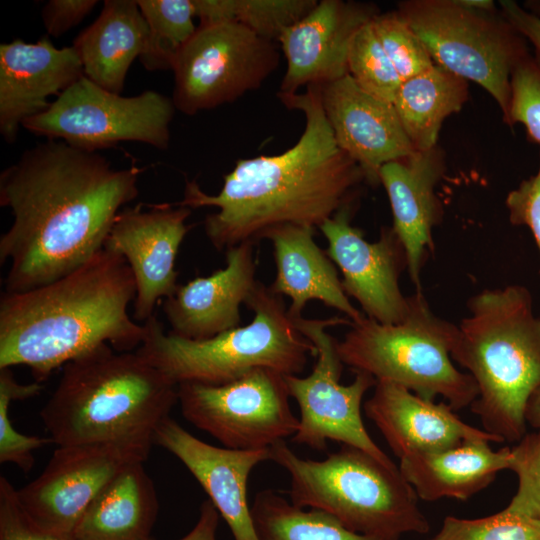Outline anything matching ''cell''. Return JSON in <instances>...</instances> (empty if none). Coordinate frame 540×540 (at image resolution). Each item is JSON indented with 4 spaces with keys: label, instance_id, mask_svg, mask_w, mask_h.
<instances>
[{
    "label": "cell",
    "instance_id": "obj_5",
    "mask_svg": "<svg viewBox=\"0 0 540 540\" xmlns=\"http://www.w3.org/2000/svg\"><path fill=\"white\" fill-rule=\"evenodd\" d=\"M457 326L451 357L477 385L471 411L487 433L518 442L527 433L528 399L540 388V318L529 290L508 285L480 291Z\"/></svg>",
    "mask_w": 540,
    "mask_h": 540
},
{
    "label": "cell",
    "instance_id": "obj_44",
    "mask_svg": "<svg viewBox=\"0 0 540 540\" xmlns=\"http://www.w3.org/2000/svg\"><path fill=\"white\" fill-rule=\"evenodd\" d=\"M463 6L480 11H495V4L491 0H458Z\"/></svg>",
    "mask_w": 540,
    "mask_h": 540
},
{
    "label": "cell",
    "instance_id": "obj_6",
    "mask_svg": "<svg viewBox=\"0 0 540 540\" xmlns=\"http://www.w3.org/2000/svg\"><path fill=\"white\" fill-rule=\"evenodd\" d=\"M246 305L254 313L249 324L205 340L164 333L152 315L136 353L177 385H222L257 368L300 374L316 349L297 328L282 296L259 282Z\"/></svg>",
    "mask_w": 540,
    "mask_h": 540
},
{
    "label": "cell",
    "instance_id": "obj_16",
    "mask_svg": "<svg viewBox=\"0 0 540 540\" xmlns=\"http://www.w3.org/2000/svg\"><path fill=\"white\" fill-rule=\"evenodd\" d=\"M191 209L168 204L142 210V204L121 210L106 237L104 247L123 256L136 281L134 318L148 320L161 298L178 288L175 261L190 227L185 221Z\"/></svg>",
    "mask_w": 540,
    "mask_h": 540
},
{
    "label": "cell",
    "instance_id": "obj_13",
    "mask_svg": "<svg viewBox=\"0 0 540 540\" xmlns=\"http://www.w3.org/2000/svg\"><path fill=\"white\" fill-rule=\"evenodd\" d=\"M285 375L257 368L222 384H178V402L183 417L237 450L271 448L293 437L299 418L291 411Z\"/></svg>",
    "mask_w": 540,
    "mask_h": 540
},
{
    "label": "cell",
    "instance_id": "obj_3",
    "mask_svg": "<svg viewBox=\"0 0 540 540\" xmlns=\"http://www.w3.org/2000/svg\"><path fill=\"white\" fill-rule=\"evenodd\" d=\"M134 274L120 254L102 248L67 275L0 300V369L28 366L36 382L76 357L111 343L119 352L140 346L144 325L128 306Z\"/></svg>",
    "mask_w": 540,
    "mask_h": 540
},
{
    "label": "cell",
    "instance_id": "obj_28",
    "mask_svg": "<svg viewBox=\"0 0 540 540\" xmlns=\"http://www.w3.org/2000/svg\"><path fill=\"white\" fill-rule=\"evenodd\" d=\"M467 98L468 81L435 64L403 81L393 105L415 150L427 151L437 147L442 123Z\"/></svg>",
    "mask_w": 540,
    "mask_h": 540
},
{
    "label": "cell",
    "instance_id": "obj_25",
    "mask_svg": "<svg viewBox=\"0 0 540 540\" xmlns=\"http://www.w3.org/2000/svg\"><path fill=\"white\" fill-rule=\"evenodd\" d=\"M490 443L466 440L448 449L405 457L398 467L422 500H467L509 469L510 447L495 451Z\"/></svg>",
    "mask_w": 540,
    "mask_h": 540
},
{
    "label": "cell",
    "instance_id": "obj_7",
    "mask_svg": "<svg viewBox=\"0 0 540 540\" xmlns=\"http://www.w3.org/2000/svg\"><path fill=\"white\" fill-rule=\"evenodd\" d=\"M271 460L290 476V502L338 519L352 531L391 540L426 534L429 522L418 496L398 466L342 445L324 460L303 459L285 443L271 448Z\"/></svg>",
    "mask_w": 540,
    "mask_h": 540
},
{
    "label": "cell",
    "instance_id": "obj_45",
    "mask_svg": "<svg viewBox=\"0 0 540 540\" xmlns=\"http://www.w3.org/2000/svg\"><path fill=\"white\" fill-rule=\"evenodd\" d=\"M523 7L540 18V0L525 1Z\"/></svg>",
    "mask_w": 540,
    "mask_h": 540
},
{
    "label": "cell",
    "instance_id": "obj_29",
    "mask_svg": "<svg viewBox=\"0 0 540 540\" xmlns=\"http://www.w3.org/2000/svg\"><path fill=\"white\" fill-rule=\"evenodd\" d=\"M251 514L260 540H391L352 531L334 516L297 507L269 489L256 495Z\"/></svg>",
    "mask_w": 540,
    "mask_h": 540
},
{
    "label": "cell",
    "instance_id": "obj_38",
    "mask_svg": "<svg viewBox=\"0 0 540 540\" xmlns=\"http://www.w3.org/2000/svg\"><path fill=\"white\" fill-rule=\"evenodd\" d=\"M0 540H74L71 535L46 531L23 511L17 489L5 476L0 477Z\"/></svg>",
    "mask_w": 540,
    "mask_h": 540
},
{
    "label": "cell",
    "instance_id": "obj_36",
    "mask_svg": "<svg viewBox=\"0 0 540 540\" xmlns=\"http://www.w3.org/2000/svg\"><path fill=\"white\" fill-rule=\"evenodd\" d=\"M509 469L518 477V489L506 508L540 521V430L510 448Z\"/></svg>",
    "mask_w": 540,
    "mask_h": 540
},
{
    "label": "cell",
    "instance_id": "obj_11",
    "mask_svg": "<svg viewBox=\"0 0 540 540\" xmlns=\"http://www.w3.org/2000/svg\"><path fill=\"white\" fill-rule=\"evenodd\" d=\"M299 331L316 349V362L310 375H285L290 397L300 410L299 428L293 442L323 451L327 441L339 442L365 451L382 463L393 461L368 434L361 416V404L376 379L364 372H355L354 380L340 383L343 363L337 353V340L327 329L339 324H351L347 318H294Z\"/></svg>",
    "mask_w": 540,
    "mask_h": 540
},
{
    "label": "cell",
    "instance_id": "obj_32",
    "mask_svg": "<svg viewBox=\"0 0 540 540\" xmlns=\"http://www.w3.org/2000/svg\"><path fill=\"white\" fill-rule=\"evenodd\" d=\"M371 21L351 40L347 55L348 74L368 94L393 103L402 80L378 40Z\"/></svg>",
    "mask_w": 540,
    "mask_h": 540
},
{
    "label": "cell",
    "instance_id": "obj_10",
    "mask_svg": "<svg viewBox=\"0 0 540 540\" xmlns=\"http://www.w3.org/2000/svg\"><path fill=\"white\" fill-rule=\"evenodd\" d=\"M176 107L172 98L146 90L124 97L85 76L63 91L44 112L26 119L29 132L97 152L123 141L167 149Z\"/></svg>",
    "mask_w": 540,
    "mask_h": 540
},
{
    "label": "cell",
    "instance_id": "obj_37",
    "mask_svg": "<svg viewBox=\"0 0 540 540\" xmlns=\"http://www.w3.org/2000/svg\"><path fill=\"white\" fill-rule=\"evenodd\" d=\"M505 123L522 124L529 139L540 144V66L529 54L514 69Z\"/></svg>",
    "mask_w": 540,
    "mask_h": 540
},
{
    "label": "cell",
    "instance_id": "obj_17",
    "mask_svg": "<svg viewBox=\"0 0 540 540\" xmlns=\"http://www.w3.org/2000/svg\"><path fill=\"white\" fill-rule=\"evenodd\" d=\"M378 10L373 4L321 0L278 38L287 62L280 93L321 86L348 74L347 55L355 33Z\"/></svg>",
    "mask_w": 540,
    "mask_h": 540
},
{
    "label": "cell",
    "instance_id": "obj_1",
    "mask_svg": "<svg viewBox=\"0 0 540 540\" xmlns=\"http://www.w3.org/2000/svg\"><path fill=\"white\" fill-rule=\"evenodd\" d=\"M140 172L61 140L26 149L0 173V206L13 215L0 237L5 292L46 285L100 251L119 209L137 197Z\"/></svg>",
    "mask_w": 540,
    "mask_h": 540
},
{
    "label": "cell",
    "instance_id": "obj_42",
    "mask_svg": "<svg viewBox=\"0 0 540 540\" xmlns=\"http://www.w3.org/2000/svg\"><path fill=\"white\" fill-rule=\"evenodd\" d=\"M218 523L219 513L212 502L207 499L200 506V514L195 526L179 540H217Z\"/></svg>",
    "mask_w": 540,
    "mask_h": 540
},
{
    "label": "cell",
    "instance_id": "obj_18",
    "mask_svg": "<svg viewBox=\"0 0 540 540\" xmlns=\"http://www.w3.org/2000/svg\"><path fill=\"white\" fill-rule=\"evenodd\" d=\"M319 88L337 146L360 166L367 183L380 184L384 164L416 151L393 103L368 94L349 74Z\"/></svg>",
    "mask_w": 540,
    "mask_h": 540
},
{
    "label": "cell",
    "instance_id": "obj_23",
    "mask_svg": "<svg viewBox=\"0 0 540 540\" xmlns=\"http://www.w3.org/2000/svg\"><path fill=\"white\" fill-rule=\"evenodd\" d=\"M443 171V156L435 147L388 162L379 172L392 210V228L405 250L407 271L416 289H421V269L434 248L432 231L441 215L435 187Z\"/></svg>",
    "mask_w": 540,
    "mask_h": 540
},
{
    "label": "cell",
    "instance_id": "obj_21",
    "mask_svg": "<svg viewBox=\"0 0 540 540\" xmlns=\"http://www.w3.org/2000/svg\"><path fill=\"white\" fill-rule=\"evenodd\" d=\"M258 283L254 244L228 249L224 268L179 285L165 299L163 311L171 326L168 333L205 340L240 326V307L247 303Z\"/></svg>",
    "mask_w": 540,
    "mask_h": 540
},
{
    "label": "cell",
    "instance_id": "obj_4",
    "mask_svg": "<svg viewBox=\"0 0 540 540\" xmlns=\"http://www.w3.org/2000/svg\"><path fill=\"white\" fill-rule=\"evenodd\" d=\"M177 401L178 385L164 373L105 343L64 365L40 417L58 446L153 442Z\"/></svg>",
    "mask_w": 540,
    "mask_h": 540
},
{
    "label": "cell",
    "instance_id": "obj_24",
    "mask_svg": "<svg viewBox=\"0 0 540 540\" xmlns=\"http://www.w3.org/2000/svg\"><path fill=\"white\" fill-rule=\"evenodd\" d=\"M272 242L276 276L270 289L290 299L288 311L293 318L311 300L343 313L351 323L359 322L362 314L349 300L334 262L314 240V228L284 225L266 237Z\"/></svg>",
    "mask_w": 540,
    "mask_h": 540
},
{
    "label": "cell",
    "instance_id": "obj_9",
    "mask_svg": "<svg viewBox=\"0 0 540 540\" xmlns=\"http://www.w3.org/2000/svg\"><path fill=\"white\" fill-rule=\"evenodd\" d=\"M397 13L433 62L483 87L507 118L511 75L526 58L525 39L501 13L463 6L458 0H407Z\"/></svg>",
    "mask_w": 540,
    "mask_h": 540
},
{
    "label": "cell",
    "instance_id": "obj_30",
    "mask_svg": "<svg viewBox=\"0 0 540 540\" xmlns=\"http://www.w3.org/2000/svg\"><path fill=\"white\" fill-rule=\"evenodd\" d=\"M317 0H192L200 24L235 22L257 35L278 40L282 32L303 18Z\"/></svg>",
    "mask_w": 540,
    "mask_h": 540
},
{
    "label": "cell",
    "instance_id": "obj_33",
    "mask_svg": "<svg viewBox=\"0 0 540 540\" xmlns=\"http://www.w3.org/2000/svg\"><path fill=\"white\" fill-rule=\"evenodd\" d=\"M42 383H18L9 367L0 369V462L12 463L28 473L34 465L33 452L53 443L50 437L24 435L17 431L9 417L13 401L25 400L38 395Z\"/></svg>",
    "mask_w": 540,
    "mask_h": 540
},
{
    "label": "cell",
    "instance_id": "obj_19",
    "mask_svg": "<svg viewBox=\"0 0 540 540\" xmlns=\"http://www.w3.org/2000/svg\"><path fill=\"white\" fill-rule=\"evenodd\" d=\"M153 442L185 465L228 525L234 540H260L247 499V482L256 465L271 460L270 448L216 447L189 433L170 416L155 430Z\"/></svg>",
    "mask_w": 540,
    "mask_h": 540
},
{
    "label": "cell",
    "instance_id": "obj_8",
    "mask_svg": "<svg viewBox=\"0 0 540 540\" xmlns=\"http://www.w3.org/2000/svg\"><path fill=\"white\" fill-rule=\"evenodd\" d=\"M409 301V312L399 323L382 324L366 316L351 323L337 341L341 362L423 399L441 396L454 411L470 407L478 396L477 385L451 357L458 326L435 315L421 289Z\"/></svg>",
    "mask_w": 540,
    "mask_h": 540
},
{
    "label": "cell",
    "instance_id": "obj_15",
    "mask_svg": "<svg viewBox=\"0 0 540 540\" xmlns=\"http://www.w3.org/2000/svg\"><path fill=\"white\" fill-rule=\"evenodd\" d=\"M351 206L320 225L328 243L326 253L341 271L345 293L359 303L367 318L382 324L399 323L410 308L409 296L399 284L407 269L405 250L392 227L382 228L377 241H367L351 225Z\"/></svg>",
    "mask_w": 540,
    "mask_h": 540
},
{
    "label": "cell",
    "instance_id": "obj_31",
    "mask_svg": "<svg viewBox=\"0 0 540 540\" xmlns=\"http://www.w3.org/2000/svg\"><path fill=\"white\" fill-rule=\"evenodd\" d=\"M148 26L139 61L148 71L172 69L173 62L197 30L192 0H138Z\"/></svg>",
    "mask_w": 540,
    "mask_h": 540
},
{
    "label": "cell",
    "instance_id": "obj_22",
    "mask_svg": "<svg viewBox=\"0 0 540 540\" xmlns=\"http://www.w3.org/2000/svg\"><path fill=\"white\" fill-rule=\"evenodd\" d=\"M373 388L364 403L365 414L399 459L448 449L471 439L502 443L462 421L445 402L423 399L389 381H376Z\"/></svg>",
    "mask_w": 540,
    "mask_h": 540
},
{
    "label": "cell",
    "instance_id": "obj_20",
    "mask_svg": "<svg viewBox=\"0 0 540 540\" xmlns=\"http://www.w3.org/2000/svg\"><path fill=\"white\" fill-rule=\"evenodd\" d=\"M84 76L73 46L56 48L48 35L35 43L16 39L0 45V133L14 143L22 123L48 109Z\"/></svg>",
    "mask_w": 540,
    "mask_h": 540
},
{
    "label": "cell",
    "instance_id": "obj_2",
    "mask_svg": "<svg viewBox=\"0 0 540 540\" xmlns=\"http://www.w3.org/2000/svg\"><path fill=\"white\" fill-rule=\"evenodd\" d=\"M289 109L305 116L298 141L283 153L239 159L224 175L217 195L205 193L195 180L186 181L177 205L216 207L204 220V230L219 251L266 239L284 225L320 227L342 208L365 175L360 166L336 144L325 118L320 88L304 93H277Z\"/></svg>",
    "mask_w": 540,
    "mask_h": 540
},
{
    "label": "cell",
    "instance_id": "obj_26",
    "mask_svg": "<svg viewBox=\"0 0 540 540\" xmlns=\"http://www.w3.org/2000/svg\"><path fill=\"white\" fill-rule=\"evenodd\" d=\"M146 20L134 0H106L100 15L74 40L84 76L121 94L127 72L145 49Z\"/></svg>",
    "mask_w": 540,
    "mask_h": 540
},
{
    "label": "cell",
    "instance_id": "obj_34",
    "mask_svg": "<svg viewBox=\"0 0 540 540\" xmlns=\"http://www.w3.org/2000/svg\"><path fill=\"white\" fill-rule=\"evenodd\" d=\"M431 540H540V521L507 508L476 519L446 516Z\"/></svg>",
    "mask_w": 540,
    "mask_h": 540
},
{
    "label": "cell",
    "instance_id": "obj_41",
    "mask_svg": "<svg viewBox=\"0 0 540 540\" xmlns=\"http://www.w3.org/2000/svg\"><path fill=\"white\" fill-rule=\"evenodd\" d=\"M500 13L508 23L535 49V61L540 66V18L513 0L499 2Z\"/></svg>",
    "mask_w": 540,
    "mask_h": 540
},
{
    "label": "cell",
    "instance_id": "obj_35",
    "mask_svg": "<svg viewBox=\"0 0 540 540\" xmlns=\"http://www.w3.org/2000/svg\"><path fill=\"white\" fill-rule=\"evenodd\" d=\"M371 24L402 82L435 65L421 40L397 11L379 12Z\"/></svg>",
    "mask_w": 540,
    "mask_h": 540
},
{
    "label": "cell",
    "instance_id": "obj_39",
    "mask_svg": "<svg viewBox=\"0 0 540 540\" xmlns=\"http://www.w3.org/2000/svg\"><path fill=\"white\" fill-rule=\"evenodd\" d=\"M506 207L512 224L530 229L540 252V155L536 174L508 193Z\"/></svg>",
    "mask_w": 540,
    "mask_h": 540
},
{
    "label": "cell",
    "instance_id": "obj_40",
    "mask_svg": "<svg viewBox=\"0 0 540 540\" xmlns=\"http://www.w3.org/2000/svg\"><path fill=\"white\" fill-rule=\"evenodd\" d=\"M96 0H50L42 8L47 35L59 37L79 24L96 6Z\"/></svg>",
    "mask_w": 540,
    "mask_h": 540
},
{
    "label": "cell",
    "instance_id": "obj_27",
    "mask_svg": "<svg viewBox=\"0 0 540 540\" xmlns=\"http://www.w3.org/2000/svg\"><path fill=\"white\" fill-rule=\"evenodd\" d=\"M159 510L156 489L143 462L116 475L87 507L74 540H152Z\"/></svg>",
    "mask_w": 540,
    "mask_h": 540
},
{
    "label": "cell",
    "instance_id": "obj_14",
    "mask_svg": "<svg viewBox=\"0 0 540 540\" xmlns=\"http://www.w3.org/2000/svg\"><path fill=\"white\" fill-rule=\"evenodd\" d=\"M153 442L58 446L42 473L17 489L25 514L40 528L71 535L102 489L131 464L146 461Z\"/></svg>",
    "mask_w": 540,
    "mask_h": 540
},
{
    "label": "cell",
    "instance_id": "obj_43",
    "mask_svg": "<svg viewBox=\"0 0 540 540\" xmlns=\"http://www.w3.org/2000/svg\"><path fill=\"white\" fill-rule=\"evenodd\" d=\"M525 421L533 428L540 430V388L535 390L528 399L525 408Z\"/></svg>",
    "mask_w": 540,
    "mask_h": 540
},
{
    "label": "cell",
    "instance_id": "obj_12",
    "mask_svg": "<svg viewBox=\"0 0 540 540\" xmlns=\"http://www.w3.org/2000/svg\"><path fill=\"white\" fill-rule=\"evenodd\" d=\"M279 62L274 41L241 24H199L173 62V103L194 115L233 102L258 89Z\"/></svg>",
    "mask_w": 540,
    "mask_h": 540
}]
</instances>
